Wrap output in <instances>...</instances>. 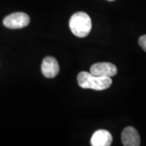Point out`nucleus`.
I'll list each match as a JSON object with an SVG mask.
<instances>
[{
	"mask_svg": "<svg viewBox=\"0 0 146 146\" xmlns=\"http://www.w3.org/2000/svg\"><path fill=\"white\" fill-rule=\"evenodd\" d=\"M77 81L80 87L83 89H94L97 91L108 89L112 84L111 77L95 76L92 73L86 72L79 73Z\"/></svg>",
	"mask_w": 146,
	"mask_h": 146,
	"instance_id": "1",
	"label": "nucleus"
},
{
	"mask_svg": "<svg viewBox=\"0 0 146 146\" xmlns=\"http://www.w3.org/2000/svg\"><path fill=\"white\" fill-rule=\"evenodd\" d=\"M69 27L75 36L85 37L89 35L92 29L91 19L85 12H76L71 17L69 21Z\"/></svg>",
	"mask_w": 146,
	"mask_h": 146,
	"instance_id": "2",
	"label": "nucleus"
},
{
	"mask_svg": "<svg viewBox=\"0 0 146 146\" xmlns=\"http://www.w3.org/2000/svg\"><path fill=\"white\" fill-rule=\"evenodd\" d=\"M29 22H30V18L26 13L16 12L6 16L3 20V25L8 29H22L28 26Z\"/></svg>",
	"mask_w": 146,
	"mask_h": 146,
	"instance_id": "3",
	"label": "nucleus"
},
{
	"mask_svg": "<svg viewBox=\"0 0 146 146\" xmlns=\"http://www.w3.org/2000/svg\"><path fill=\"white\" fill-rule=\"evenodd\" d=\"M118 69L116 66L110 63H98L90 68V73L99 76L112 77L117 74Z\"/></svg>",
	"mask_w": 146,
	"mask_h": 146,
	"instance_id": "4",
	"label": "nucleus"
},
{
	"mask_svg": "<svg viewBox=\"0 0 146 146\" xmlns=\"http://www.w3.org/2000/svg\"><path fill=\"white\" fill-rule=\"evenodd\" d=\"M42 72L43 76L46 78H54L59 72L58 61L54 57H46L42 63Z\"/></svg>",
	"mask_w": 146,
	"mask_h": 146,
	"instance_id": "5",
	"label": "nucleus"
},
{
	"mask_svg": "<svg viewBox=\"0 0 146 146\" xmlns=\"http://www.w3.org/2000/svg\"><path fill=\"white\" fill-rule=\"evenodd\" d=\"M122 142L125 146L141 145V138L138 131L132 127H127L122 132Z\"/></svg>",
	"mask_w": 146,
	"mask_h": 146,
	"instance_id": "6",
	"label": "nucleus"
},
{
	"mask_svg": "<svg viewBox=\"0 0 146 146\" xmlns=\"http://www.w3.org/2000/svg\"><path fill=\"white\" fill-rule=\"evenodd\" d=\"M113 138L108 131H96L91 138V145L93 146H109L111 145Z\"/></svg>",
	"mask_w": 146,
	"mask_h": 146,
	"instance_id": "7",
	"label": "nucleus"
},
{
	"mask_svg": "<svg viewBox=\"0 0 146 146\" xmlns=\"http://www.w3.org/2000/svg\"><path fill=\"white\" fill-rule=\"evenodd\" d=\"M138 42H139V45L140 46L145 50L146 52V35H143L141 36L139 40H138Z\"/></svg>",
	"mask_w": 146,
	"mask_h": 146,
	"instance_id": "8",
	"label": "nucleus"
},
{
	"mask_svg": "<svg viewBox=\"0 0 146 146\" xmlns=\"http://www.w3.org/2000/svg\"><path fill=\"white\" fill-rule=\"evenodd\" d=\"M107 1H110V2H112V1H115V0H107Z\"/></svg>",
	"mask_w": 146,
	"mask_h": 146,
	"instance_id": "9",
	"label": "nucleus"
}]
</instances>
